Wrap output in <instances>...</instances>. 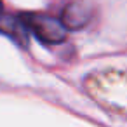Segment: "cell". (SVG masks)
I'll return each instance as SVG.
<instances>
[{
    "instance_id": "cell-1",
    "label": "cell",
    "mask_w": 127,
    "mask_h": 127,
    "mask_svg": "<svg viewBox=\"0 0 127 127\" xmlns=\"http://www.w3.org/2000/svg\"><path fill=\"white\" fill-rule=\"evenodd\" d=\"M21 19L26 25L28 32H32L44 44L56 45V44L64 42V38H66V26L63 25L61 19H56L52 16H45V14H35V12L23 14Z\"/></svg>"
},
{
    "instance_id": "cell-4",
    "label": "cell",
    "mask_w": 127,
    "mask_h": 127,
    "mask_svg": "<svg viewBox=\"0 0 127 127\" xmlns=\"http://www.w3.org/2000/svg\"><path fill=\"white\" fill-rule=\"evenodd\" d=\"M0 12H2V0H0Z\"/></svg>"
},
{
    "instance_id": "cell-3",
    "label": "cell",
    "mask_w": 127,
    "mask_h": 127,
    "mask_svg": "<svg viewBox=\"0 0 127 127\" xmlns=\"http://www.w3.org/2000/svg\"><path fill=\"white\" fill-rule=\"evenodd\" d=\"M0 32L9 35L12 40H16L18 44H21L23 47L26 45V25L23 23L21 18H12L7 16L4 12H0Z\"/></svg>"
},
{
    "instance_id": "cell-2",
    "label": "cell",
    "mask_w": 127,
    "mask_h": 127,
    "mask_svg": "<svg viewBox=\"0 0 127 127\" xmlns=\"http://www.w3.org/2000/svg\"><path fill=\"white\" fill-rule=\"evenodd\" d=\"M92 18V11L85 2H71L63 9L61 21L66 26V30H82Z\"/></svg>"
}]
</instances>
